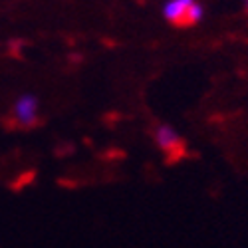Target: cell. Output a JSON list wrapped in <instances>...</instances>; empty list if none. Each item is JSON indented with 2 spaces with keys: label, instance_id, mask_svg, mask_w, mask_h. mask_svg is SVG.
Here are the masks:
<instances>
[{
  "label": "cell",
  "instance_id": "cell-1",
  "mask_svg": "<svg viewBox=\"0 0 248 248\" xmlns=\"http://www.w3.org/2000/svg\"><path fill=\"white\" fill-rule=\"evenodd\" d=\"M163 14L173 26L191 28L201 20L202 8L197 0H169V2L165 4Z\"/></svg>",
  "mask_w": 248,
  "mask_h": 248
},
{
  "label": "cell",
  "instance_id": "cell-3",
  "mask_svg": "<svg viewBox=\"0 0 248 248\" xmlns=\"http://www.w3.org/2000/svg\"><path fill=\"white\" fill-rule=\"evenodd\" d=\"M36 109H38V101L34 95H22L14 106V117L20 125L30 127L36 123Z\"/></svg>",
  "mask_w": 248,
  "mask_h": 248
},
{
  "label": "cell",
  "instance_id": "cell-2",
  "mask_svg": "<svg viewBox=\"0 0 248 248\" xmlns=\"http://www.w3.org/2000/svg\"><path fill=\"white\" fill-rule=\"evenodd\" d=\"M155 141H157V145L159 149L167 155L169 161H175L183 155L185 151V141L177 135V131L169 125H161L155 133Z\"/></svg>",
  "mask_w": 248,
  "mask_h": 248
},
{
  "label": "cell",
  "instance_id": "cell-4",
  "mask_svg": "<svg viewBox=\"0 0 248 248\" xmlns=\"http://www.w3.org/2000/svg\"><path fill=\"white\" fill-rule=\"evenodd\" d=\"M244 4H246V10H248V0H244Z\"/></svg>",
  "mask_w": 248,
  "mask_h": 248
}]
</instances>
